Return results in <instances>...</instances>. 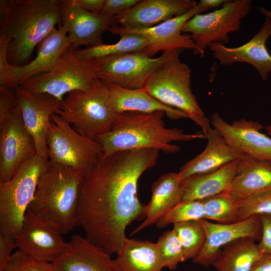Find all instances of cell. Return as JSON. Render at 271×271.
<instances>
[{
    "mask_svg": "<svg viewBox=\"0 0 271 271\" xmlns=\"http://www.w3.org/2000/svg\"><path fill=\"white\" fill-rule=\"evenodd\" d=\"M261 224V234L257 244L263 253H271V214L258 215Z\"/></svg>",
    "mask_w": 271,
    "mask_h": 271,
    "instance_id": "cell-40",
    "label": "cell"
},
{
    "mask_svg": "<svg viewBox=\"0 0 271 271\" xmlns=\"http://www.w3.org/2000/svg\"><path fill=\"white\" fill-rule=\"evenodd\" d=\"M156 243L164 268L174 270L185 261L180 241L173 229L165 231Z\"/></svg>",
    "mask_w": 271,
    "mask_h": 271,
    "instance_id": "cell-34",
    "label": "cell"
},
{
    "mask_svg": "<svg viewBox=\"0 0 271 271\" xmlns=\"http://www.w3.org/2000/svg\"><path fill=\"white\" fill-rule=\"evenodd\" d=\"M19 249L52 262L65 249L67 242L61 234L28 209L22 227L15 237Z\"/></svg>",
    "mask_w": 271,
    "mask_h": 271,
    "instance_id": "cell-18",
    "label": "cell"
},
{
    "mask_svg": "<svg viewBox=\"0 0 271 271\" xmlns=\"http://www.w3.org/2000/svg\"><path fill=\"white\" fill-rule=\"evenodd\" d=\"M4 271H54L52 262L18 249Z\"/></svg>",
    "mask_w": 271,
    "mask_h": 271,
    "instance_id": "cell-36",
    "label": "cell"
},
{
    "mask_svg": "<svg viewBox=\"0 0 271 271\" xmlns=\"http://www.w3.org/2000/svg\"><path fill=\"white\" fill-rule=\"evenodd\" d=\"M265 129L266 131V133L271 137V125L265 126Z\"/></svg>",
    "mask_w": 271,
    "mask_h": 271,
    "instance_id": "cell-45",
    "label": "cell"
},
{
    "mask_svg": "<svg viewBox=\"0 0 271 271\" xmlns=\"http://www.w3.org/2000/svg\"><path fill=\"white\" fill-rule=\"evenodd\" d=\"M164 111L143 113L125 111L117 113L111 129L98 136L103 155L128 150L155 149L167 154L175 153L180 147L173 143L206 139L204 134H187L177 128H166Z\"/></svg>",
    "mask_w": 271,
    "mask_h": 271,
    "instance_id": "cell-3",
    "label": "cell"
},
{
    "mask_svg": "<svg viewBox=\"0 0 271 271\" xmlns=\"http://www.w3.org/2000/svg\"><path fill=\"white\" fill-rule=\"evenodd\" d=\"M35 153L33 138L18 107L0 124V182L10 180L21 165Z\"/></svg>",
    "mask_w": 271,
    "mask_h": 271,
    "instance_id": "cell-13",
    "label": "cell"
},
{
    "mask_svg": "<svg viewBox=\"0 0 271 271\" xmlns=\"http://www.w3.org/2000/svg\"><path fill=\"white\" fill-rule=\"evenodd\" d=\"M61 24L66 29L76 50L80 46L102 43V34L118 24L117 17L89 12L75 5L73 0H62Z\"/></svg>",
    "mask_w": 271,
    "mask_h": 271,
    "instance_id": "cell-17",
    "label": "cell"
},
{
    "mask_svg": "<svg viewBox=\"0 0 271 271\" xmlns=\"http://www.w3.org/2000/svg\"><path fill=\"white\" fill-rule=\"evenodd\" d=\"M184 50L179 49L155 70L147 80L143 88L163 104L185 113L201 127L205 135L211 127L210 121L190 88L191 69L179 59Z\"/></svg>",
    "mask_w": 271,
    "mask_h": 271,
    "instance_id": "cell-5",
    "label": "cell"
},
{
    "mask_svg": "<svg viewBox=\"0 0 271 271\" xmlns=\"http://www.w3.org/2000/svg\"><path fill=\"white\" fill-rule=\"evenodd\" d=\"M9 44L7 40L0 37V86L17 88L19 84L7 56Z\"/></svg>",
    "mask_w": 271,
    "mask_h": 271,
    "instance_id": "cell-37",
    "label": "cell"
},
{
    "mask_svg": "<svg viewBox=\"0 0 271 271\" xmlns=\"http://www.w3.org/2000/svg\"><path fill=\"white\" fill-rule=\"evenodd\" d=\"M179 49L163 52L156 58L142 52L110 56L92 60L96 79L106 84L140 89L150 75Z\"/></svg>",
    "mask_w": 271,
    "mask_h": 271,
    "instance_id": "cell-11",
    "label": "cell"
},
{
    "mask_svg": "<svg viewBox=\"0 0 271 271\" xmlns=\"http://www.w3.org/2000/svg\"><path fill=\"white\" fill-rule=\"evenodd\" d=\"M251 271H271V253H263Z\"/></svg>",
    "mask_w": 271,
    "mask_h": 271,
    "instance_id": "cell-43",
    "label": "cell"
},
{
    "mask_svg": "<svg viewBox=\"0 0 271 271\" xmlns=\"http://www.w3.org/2000/svg\"><path fill=\"white\" fill-rule=\"evenodd\" d=\"M109 104L117 113L125 111L152 113L164 111L171 119L187 118L184 112L167 106L150 94L144 88L127 89L107 84Z\"/></svg>",
    "mask_w": 271,
    "mask_h": 271,
    "instance_id": "cell-26",
    "label": "cell"
},
{
    "mask_svg": "<svg viewBox=\"0 0 271 271\" xmlns=\"http://www.w3.org/2000/svg\"><path fill=\"white\" fill-rule=\"evenodd\" d=\"M173 229L180 241L184 261L194 258L203 248L206 239L204 229L198 221L173 224Z\"/></svg>",
    "mask_w": 271,
    "mask_h": 271,
    "instance_id": "cell-31",
    "label": "cell"
},
{
    "mask_svg": "<svg viewBox=\"0 0 271 271\" xmlns=\"http://www.w3.org/2000/svg\"><path fill=\"white\" fill-rule=\"evenodd\" d=\"M105 0H73L78 7L89 12L101 14Z\"/></svg>",
    "mask_w": 271,
    "mask_h": 271,
    "instance_id": "cell-42",
    "label": "cell"
},
{
    "mask_svg": "<svg viewBox=\"0 0 271 271\" xmlns=\"http://www.w3.org/2000/svg\"><path fill=\"white\" fill-rule=\"evenodd\" d=\"M213 128L232 149L255 159L271 162V138L262 133L258 122L240 119L229 123L217 113L210 119Z\"/></svg>",
    "mask_w": 271,
    "mask_h": 271,
    "instance_id": "cell-15",
    "label": "cell"
},
{
    "mask_svg": "<svg viewBox=\"0 0 271 271\" xmlns=\"http://www.w3.org/2000/svg\"><path fill=\"white\" fill-rule=\"evenodd\" d=\"M47 145L49 160L84 171L103 156L97 142L80 134L57 114L51 117Z\"/></svg>",
    "mask_w": 271,
    "mask_h": 271,
    "instance_id": "cell-10",
    "label": "cell"
},
{
    "mask_svg": "<svg viewBox=\"0 0 271 271\" xmlns=\"http://www.w3.org/2000/svg\"><path fill=\"white\" fill-rule=\"evenodd\" d=\"M17 88L0 86V124L19 107Z\"/></svg>",
    "mask_w": 271,
    "mask_h": 271,
    "instance_id": "cell-38",
    "label": "cell"
},
{
    "mask_svg": "<svg viewBox=\"0 0 271 271\" xmlns=\"http://www.w3.org/2000/svg\"><path fill=\"white\" fill-rule=\"evenodd\" d=\"M62 0H1L0 37L13 66L28 63L34 50L62 22Z\"/></svg>",
    "mask_w": 271,
    "mask_h": 271,
    "instance_id": "cell-2",
    "label": "cell"
},
{
    "mask_svg": "<svg viewBox=\"0 0 271 271\" xmlns=\"http://www.w3.org/2000/svg\"><path fill=\"white\" fill-rule=\"evenodd\" d=\"M140 0H105L101 14L113 17L129 10Z\"/></svg>",
    "mask_w": 271,
    "mask_h": 271,
    "instance_id": "cell-39",
    "label": "cell"
},
{
    "mask_svg": "<svg viewBox=\"0 0 271 271\" xmlns=\"http://www.w3.org/2000/svg\"><path fill=\"white\" fill-rule=\"evenodd\" d=\"M197 3L193 0H143L116 17L123 28L145 29L182 15Z\"/></svg>",
    "mask_w": 271,
    "mask_h": 271,
    "instance_id": "cell-21",
    "label": "cell"
},
{
    "mask_svg": "<svg viewBox=\"0 0 271 271\" xmlns=\"http://www.w3.org/2000/svg\"><path fill=\"white\" fill-rule=\"evenodd\" d=\"M120 37V40L114 44L102 43L77 49L74 50L75 54L80 60L92 61L110 56L142 52L149 45L148 40L141 34L128 33Z\"/></svg>",
    "mask_w": 271,
    "mask_h": 271,
    "instance_id": "cell-30",
    "label": "cell"
},
{
    "mask_svg": "<svg viewBox=\"0 0 271 271\" xmlns=\"http://www.w3.org/2000/svg\"><path fill=\"white\" fill-rule=\"evenodd\" d=\"M71 44L66 28L60 24L38 46L34 59L23 65H12L19 86L31 77L52 69Z\"/></svg>",
    "mask_w": 271,
    "mask_h": 271,
    "instance_id": "cell-22",
    "label": "cell"
},
{
    "mask_svg": "<svg viewBox=\"0 0 271 271\" xmlns=\"http://www.w3.org/2000/svg\"><path fill=\"white\" fill-rule=\"evenodd\" d=\"M114 261L117 271H162L164 268L156 243L127 237Z\"/></svg>",
    "mask_w": 271,
    "mask_h": 271,
    "instance_id": "cell-28",
    "label": "cell"
},
{
    "mask_svg": "<svg viewBox=\"0 0 271 271\" xmlns=\"http://www.w3.org/2000/svg\"><path fill=\"white\" fill-rule=\"evenodd\" d=\"M57 114L80 134L93 140L108 132L117 115L109 104L107 84L98 79L87 90L68 93Z\"/></svg>",
    "mask_w": 271,
    "mask_h": 271,
    "instance_id": "cell-6",
    "label": "cell"
},
{
    "mask_svg": "<svg viewBox=\"0 0 271 271\" xmlns=\"http://www.w3.org/2000/svg\"><path fill=\"white\" fill-rule=\"evenodd\" d=\"M250 237L235 239L224 245L212 262L217 271H251L263 253Z\"/></svg>",
    "mask_w": 271,
    "mask_h": 271,
    "instance_id": "cell-29",
    "label": "cell"
},
{
    "mask_svg": "<svg viewBox=\"0 0 271 271\" xmlns=\"http://www.w3.org/2000/svg\"><path fill=\"white\" fill-rule=\"evenodd\" d=\"M237 203L238 208V221L253 216L271 214V189L237 201Z\"/></svg>",
    "mask_w": 271,
    "mask_h": 271,
    "instance_id": "cell-35",
    "label": "cell"
},
{
    "mask_svg": "<svg viewBox=\"0 0 271 271\" xmlns=\"http://www.w3.org/2000/svg\"><path fill=\"white\" fill-rule=\"evenodd\" d=\"M237 165L236 160L215 171L186 178L182 181L183 194L181 202L202 200L226 191L236 174Z\"/></svg>",
    "mask_w": 271,
    "mask_h": 271,
    "instance_id": "cell-27",
    "label": "cell"
},
{
    "mask_svg": "<svg viewBox=\"0 0 271 271\" xmlns=\"http://www.w3.org/2000/svg\"><path fill=\"white\" fill-rule=\"evenodd\" d=\"M48 161L35 153L10 180L0 182V230L14 239L22 227Z\"/></svg>",
    "mask_w": 271,
    "mask_h": 271,
    "instance_id": "cell-7",
    "label": "cell"
},
{
    "mask_svg": "<svg viewBox=\"0 0 271 271\" xmlns=\"http://www.w3.org/2000/svg\"><path fill=\"white\" fill-rule=\"evenodd\" d=\"M15 247V239L0 230V271H4L7 267Z\"/></svg>",
    "mask_w": 271,
    "mask_h": 271,
    "instance_id": "cell-41",
    "label": "cell"
},
{
    "mask_svg": "<svg viewBox=\"0 0 271 271\" xmlns=\"http://www.w3.org/2000/svg\"><path fill=\"white\" fill-rule=\"evenodd\" d=\"M203 227L206 239L200 252L192 260L196 264L208 267L219 255L221 248L239 238L250 237L259 241L261 224L258 216H253L237 222L215 223L202 219L198 220Z\"/></svg>",
    "mask_w": 271,
    "mask_h": 271,
    "instance_id": "cell-16",
    "label": "cell"
},
{
    "mask_svg": "<svg viewBox=\"0 0 271 271\" xmlns=\"http://www.w3.org/2000/svg\"><path fill=\"white\" fill-rule=\"evenodd\" d=\"M204 218L219 223H231L238 221L237 201L225 192L202 200Z\"/></svg>",
    "mask_w": 271,
    "mask_h": 271,
    "instance_id": "cell-32",
    "label": "cell"
},
{
    "mask_svg": "<svg viewBox=\"0 0 271 271\" xmlns=\"http://www.w3.org/2000/svg\"><path fill=\"white\" fill-rule=\"evenodd\" d=\"M270 37L271 19L266 17L258 32L245 44L229 48L220 43H212L208 47L220 64L230 66L236 62L248 63L257 70L263 80H266L271 72V54L265 44Z\"/></svg>",
    "mask_w": 271,
    "mask_h": 271,
    "instance_id": "cell-19",
    "label": "cell"
},
{
    "mask_svg": "<svg viewBox=\"0 0 271 271\" xmlns=\"http://www.w3.org/2000/svg\"><path fill=\"white\" fill-rule=\"evenodd\" d=\"M251 1H226L222 7L204 14L194 15L184 25L182 32L189 33L196 49L193 53L203 57L212 43L229 42L228 34L238 31L241 20L249 13Z\"/></svg>",
    "mask_w": 271,
    "mask_h": 271,
    "instance_id": "cell-8",
    "label": "cell"
},
{
    "mask_svg": "<svg viewBox=\"0 0 271 271\" xmlns=\"http://www.w3.org/2000/svg\"><path fill=\"white\" fill-rule=\"evenodd\" d=\"M159 151L122 150L102 156L84 173L78 204L77 225L85 237L109 254L120 250L126 227L145 216L138 181L153 167Z\"/></svg>",
    "mask_w": 271,
    "mask_h": 271,
    "instance_id": "cell-1",
    "label": "cell"
},
{
    "mask_svg": "<svg viewBox=\"0 0 271 271\" xmlns=\"http://www.w3.org/2000/svg\"><path fill=\"white\" fill-rule=\"evenodd\" d=\"M152 194L145 205V219L132 232L134 234L148 228L180 203L183 194V187L178 173L171 172L162 175L154 182Z\"/></svg>",
    "mask_w": 271,
    "mask_h": 271,
    "instance_id": "cell-25",
    "label": "cell"
},
{
    "mask_svg": "<svg viewBox=\"0 0 271 271\" xmlns=\"http://www.w3.org/2000/svg\"><path fill=\"white\" fill-rule=\"evenodd\" d=\"M271 189V162L243 155L238 160L236 174L225 191L239 201Z\"/></svg>",
    "mask_w": 271,
    "mask_h": 271,
    "instance_id": "cell-24",
    "label": "cell"
},
{
    "mask_svg": "<svg viewBox=\"0 0 271 271\" xmlns=\"http://www.w3.org/2000/svg\"><path fill=\"white\" fill-rule=\"evenodd\" d=\"M258 11L262 14L271 19V11L267 10L263 7H260Z\"/></svg>",
    "mask_w": 271,
    "mask_h": 271,
    "instance_id": "cell-44",
    "label": "cell"
},
{
    "mask_svg": "<svg viewBox=\"0 0 271 271\" xmlns=\"http://www.w3.org/2000/svg\"><path fill=\"white\" fill-rule=\"evenodd\" d=\"M204 218L203 200L181 202L172 208L156 223L159 228L170 224L188 221H198Z\"/></svg>",
    "mask_w": 271,
    "mask_h": 271,
    "instance_id": "cell-33",
    "label": "cell"
},
{
    "mask_svg": "<svg viewBox=\"0 0 271 271\" xmlns=\"http://www.w3.org/2000/svg\"><path fill=\"white\" fill-rule=\"evenodd\" d=\"M205 136L207 143L204 150L186 162L178 172L182 181L193 175L215 171L243 155L230 147L214 128L210 127Z\"/></svg>",
    "mask_w": 271,
    "mask_h": 271,
    "instance_id": "cell-23",
    "label": "cell"
},
{
    "mask_svg": "<svg viewBox=\"0 0 271 271\" xmlns=\"http://www.w3.org/2000/svg\"><path fill=\"white\" fill-rule=\"evenodd\" d=\"M17 91L23 121L33 138L36 153L48 160V126L51 116L60 110L61 101L47 93L32 92L20 86L17 88Z\"/></svg>",
    "mask_w": 271,
    "mask_h": 271,
    "instance_id": "cell-14",
    "label": "cell"
},
{
    "mask_svg": "<svg viewBox=\"0 0 271 271\" xmlns=\"http://www.w3.org/2000/svg\"><path fill=\"white\" fill-rule=\"evenodd\" d=\"M95 79L92 61L79 59L71 47L52 69L31 77L20 86L32 92L47 93L62 101L72 91L88 89Z\"/></svg>",
    "mask_w": 271,
    "mask_h": 271,
    "instance_id": "cell-9",
    "label": "cell"
},
{
    "mask_svg": "<svg viewBox=\"0 0 271 271\" xmlns=\"http://www.w3.org/2000/svg\"><path fill=\"white\" fill-rule=\"evenodd\" d=\"M52 263L54 271H117L110 254L79 234L72 236Z\"/></svg>",
    "mask_w": 271,
    "mask_h": 271,
    "instance_id": "cell-20",
    "label": "cell"
},
{
    "mask_svg": "<svg viewBox=\"0 0 271 271\" xmlns=\"http://www.w3.org/2000/svg\"><path fill=\"white\" fill-rule=\"evenodd\" d=\"M209 8L200 1L185 14L166 20L153 27L140 29H126L118 25L111 27L109 32L118 36L128 33L139 34L149 41L148 46L142 52L153 57L159 52L176 49L194 51L195 44L188 34H183L182 29L185 23L194 15L201 14Z\"/></svg>",
    "mask_w": 271,
    "mask_h": 271,
    "instance_id": "cell-12",
    "label": "cell"
},
{
    "mask_svg": "<svg viewBox=\"0 0 271 271\" xmlns=\"http://www.w3.org/2000/svg\"><path fill=\"white\" fill-rule=\"evenodd\" d=\"M84 173L48 160L28 209L61 235L68 233L77 225L78 199Z\"/></svg>",
    "mask_w": 271,
    "mask_h": 271,
    "instance_id": "cell-4",
    "label": "cell"
}]
</instances>
